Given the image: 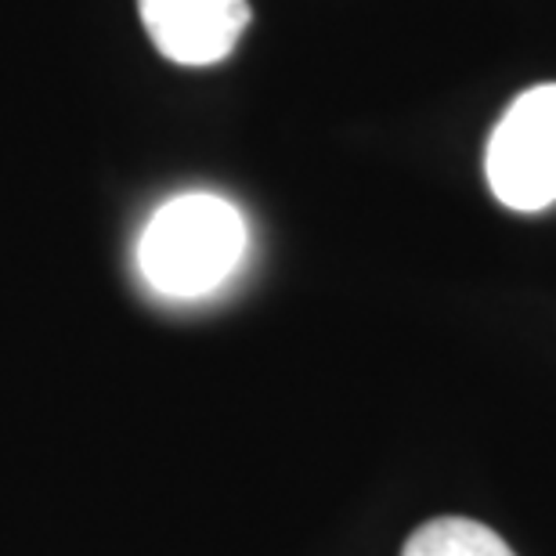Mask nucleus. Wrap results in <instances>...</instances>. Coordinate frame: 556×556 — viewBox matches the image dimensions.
Masks as SVG:
<instances>
[{"mask_svg":"<svg viewBox=\"0 0 556 556\" xmlns=\"http://www.w3.org/2000/svg\"><path fill=\"white\" fill-rule=\"evenodd\" d=\"M141 26L166 62L203 70L225 62L247 33V0H138Z\"/></svg>","mask_w":556,"mask_h":556,"instance_id":"7ed1b4c3","label":"nucleus"},{"mask_svg":"<svg viewBox=\"0 0 556 556\" xmlns=\"http://www.w3.org/2000/svg\"><path fill=\"white\" fill-rule=\"evenodd\" d=\"M247 253V220L228 199L188 192L163 203L141 231L138 268L160 296L195 300L236 275Z\"/></svg>","mask_w":556,"mask_h":556,"instance_id":"f257e3e1","label":"nucleus"},{"mask_svg":"<svg viewBox=\"0 0 556 556\" xmlns=\"http://www.w3.org/2000/svg\"><path fill=\"white\" fill-rule=\"evenodd\" d=\"M402 556H517L492 528L466 517H441L405 542Z\"/></svg>","mask_w":556,"mask_h":556,"instance_id":"20e7f679","label":"nucleus"},{"mask_svg":"<svg viewBox=\"0 0 556 556\" xmlns=\"http://www.w3.org/2000/svg\"><path fill=\"white\" fill-rule=\"evenodd\" d=\"M492 195L535 214L556 203V84H539L506 109L484 155Z\"/></svg>","mask_w":556,"mask_h":556,"instance_id":"f03ea898","label":"nucleus"}]
</instances>
